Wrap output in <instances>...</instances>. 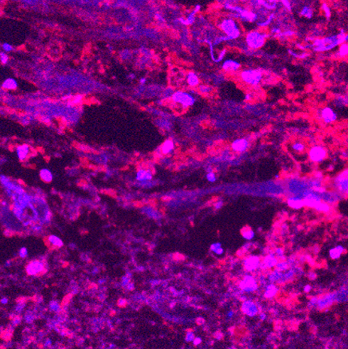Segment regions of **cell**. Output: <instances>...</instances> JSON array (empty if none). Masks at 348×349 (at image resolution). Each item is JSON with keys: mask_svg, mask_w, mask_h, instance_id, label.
<instances>
[{"mask_svg": "<svg viewBox=\"0 0 348 349\" xmlns=\"http://www.w3.org/2000/svg\"><path fill=\"white\" fill-rule=\"evenodd\" d=\"M50 307L54 312H58L60 310V305L56 302H51L50 304Z\"/></svg>", "mask_w": 348, "mask_h": 349, "instance_id": "32", "label": "cell"}, {"mask_svg": "<svg viewBox=\"0 0 348 349\" xmlns=\"http://www.w3.org/2000/svg\"><path fill=\"white\" fill-rule=\"evenodd\" d=\"M126 303H127V302H126L125 299H120L118 300V302H117V304H118V305L119 306V307H124V306H125Z\"/></svg>", "mask_w": 348, "mask_h": 349, "instance_id": "40", "label": "cell"}, {"mask_svg": "<svg viewBox=\"0 0 348 349\" xmlns=\"http://www.w3.org/2000/svg\"><path fill=\"white\" fill-rule=\"evenodd\" d=\"M186 81L188 85L192 88H195L200 84V79L194 72H188L186 76Z\"/></svg>", "mask_w": 348, "mask_h": 349, "instance_id": "13", "label": "cell"}, {"mask_svg": "<svg viewBox=\"0 0 348 349\" xmlns=\"http://www.w3.org/2000/svg\"><path fill=\"white\" fill-rule=\"evenodd\" d=\"M1 302L2 303V304H6L7 302H8V299H7L6 298H2V300H1Z\"/></svg>", "mask_w": 348, "mask_h": 349, "instance_id": "44", "label": "cell"}, {"mask_svg": "<svg viewBox=\"0 0 348 349\" xmlns=\"http://www.w3.org/2000/svg\"><path fill=\"white\" fill-rule=\"evenodd\" d=\"M276 254L277 256H282L284 255V250L281 248H278L276 250Z\"/></svg>", "mask_w": 348, "mask_h": 349, "instance_id": "41", "label": "cell"}, {"mask_svg": "<svg viewBox=\"0 0 348 349\" xmlns=\"http://www.w3.org/2000/svg\"><path fill=\"white\" fill-rule=\"evenodd\" d=\"M288 205L294 209H300L305 206L303 199L299 196L290 197L287 200Z\"/></svg>", "mask_w": 348, "mask_h": 349, "instance_id": "11", "label": "cell"}, {"mask_svg": "<svg viewBox=\"0 0 348 349\" xmlns=\"http://www.w3.org/2000/svg\"><path fill=\"white\" fill-rule=\"evenodd\" d=\"M249 146V142L247 139L244 138L237 139L234 140L232 144V148L237 152H243L246 151Z\"/></svg>", "mask_w": 348, "mask_h": 349, "instance_id": "9", "label": "cell"}, {"mask_svg": "<svg viewBox=\"0 0 348 349\" xmlns=\"http://www.w3.org/2000/svg\"><path fill=\"white\" fill-rule=\"evenodd\" d=\"M327 153L322 146H316L311 149L309 151V157L314 162H320L326 157Z\"/></svg>", "mask_w": 348, "mask_h": 349, "instance_id": "6", "label": "cell"}, {"mask_svg": "<svg viewBox=\"0 0 348 349\" xmlns=\"http://www.w3.org/2000/svg\"><path fill=\"white\" fill-rule=\"evenodd\" d=\"M240 78L244 83L248 85L256 86L262 79V73L256 69H247L242 71Z\"/></svg>", "mask_w": 348, "mask_h": 349, "instance_id": "4", "label": "cell"}, {"mask_svg": "<svg viewBox=\"0 0 348 349\" xmlns=\"http://www.w3.org/2000/svg\"><path fill=\"white\" fill-rule=\"evenodd\" d=\"M311 290V287L310 285H306L304 287V291L306 292H309Z\"/></svg>", "mask_w": 348, "mask_h": 349, "instance_id": "43", "label": "cell"}, {"mask_svg": "<svg viewBox=\"0 0 348 349\" xmlns=\"http://www.w3.org/2000/svg\"><path fill=\"white\" fill-rule=\"evenodd\" d=\"M50 344H51V341H50L49 339H48L46 341V345H50Z\"/></svg>", "mask_w": 348, "mask_h": 349, "instance_id": "47", "label": "cell"}, {"mask_svg": "<svg viewBox=\"0 0 348 349\" xmlns=\"http://www.w3.org/2000/svg\"><path fill=\"white\" fill-rule=\"evenodd\" d=\"M152 174L149 171H146L144 169L139 170L136 173V179L139 181H149L152 179Z\"/></svg>", "mask_w": 348, "mask_h": 349, "instance_id": "14", "label": "cell"}, {"mask_svg": "<svg viewBox=\"0 0 348 349\" xmlns=\"http://www.w3.org/2000/svg\"><path fill=\"white\" fill-rule=\"evenodd\" d=\"M12 322H13V324H14V326H16V325H18V324H19V323H20V322H21V319H20V317H19V316H14V319H13Z\"/></svg>", "mask_w": 348, "mask_h": 349, "instance_id": "39", "label": "cell"}, {"mask_svg": "<svg viewBox=\"0 0 348 349\" xmlns=\"http://www.w3.org/2000/svg\"><path fill=\"white\" fill-rule=\"evenodd\" d=\"M44 270V265L42 262L38 260H34L31 262L26 266V271L28 275L36 276L41 274Z\"/></svg>", "mask_w": 348, "mask_h": 349, "instance_id": "7", "label": "cell"}, {"mask_svg": "<svg viewBox=\"0 0 348 349\" xmlns=\"http://www.w3.org/2000/svg\"><path fill=\"white\" fill-rule=\"evenodd\" d=\"M174 149V143L171 139L165 141L161 146V151L164 155L169 154Z\"/></svg>", "mask_w": 348, "mask_h": 349, "instance_id": "20", "label": "cell"}, {"mask_svg": "<svg viewBox=\"0 0 348 349\" xmlns=\"http://www.w3.org/2000/svg\"><path fill=\"white\" fill-rule=\"evenodd\" d=\"M266 38V33L260 31H251L246 35V42L251 49H258L264 44Z\"/></svg>", "mask_w": 348, "mask_h": 349, "instance_id": "3", "label": "cell"}, {"mask_svg": "<svg viewBox=\"0 0 348 349\" xmlns=\"http://www.w3.org/2000/svg\"><path fill=\"white\" fill-rule=\"evenodd\" d=\"M29 152V146L27 144H22L16 148V154L20 160L25 159Z\"/></svg>", "mask_w": 348, "mask_h": 349, "instance_id": "16", "label": "cell"}, {"mask_svg": "<svg viewBox=\"0 0 348 349\" xmlns=\"http://www.w3.org/2000/svg\"><path fill=\"white\" fill-rule=\"evenodd\" d=\"M335 186L340 193L348 195V169L344 171L336 177Z\"/></svg>", "mask_w": 348, "mask_h": 349, "instance_id": "5", "label": "cell"}, {"mask_svg": "<svg viewBox=\"0 0 348 349\" xmlns=\"http://www.w3.org/2000/svg\"><path fill=\"white\" fill-rule=\"evenodd\" d=\"M316 211L322 213H328L330 211V206L324 201H321L315 207Z\"/></svg>", "mask_w": 348, "mask_h": 349, "instance_id": "24", "label": "cell"}, {"mask_svg": "<svg viewBox=\"0 0 348 349\" xmlns=\"http://www.w3.org/2000/svg\"><path fill=\"white\" fill-rule=\"evenodd\" d=\"M48 240L51 243L52 245L56 247H61L63 245V242L62 241L61 238H58L56 235H51L48 238Z\"/></svg>", "mask_w": 348, "mask_h": 349, "instance_id": "22", "label": "cell"}, {"mask_svg": "<svg viewBox=\"0 0 348 349\" xmlns=\"http://www.w3.org/2000/svg\"><path fill=\"white\" fill-rule=\"evenodd\" d=\"M0 57H1V61L2 63L4 64H6L7 61H8V56L6 54H4V53H1L0 54Z\"/></svg>", "mask_w": 348, "mask_h": 349, "instance_id": "34", "label": "cell"}, {"mask_svg": "<svg viewBox=\"0 0 348 349\" xmlns=\"http://www.w3.org/2000/svg\"><path fill=\"white\" fill-rule=\"evenodd\" d=\"M221 30L230 38H237L240 35V29L237 21L232 18H225L220 21Z\"/></svg>", "mask_w": 348, "mask_h": 349, "instance_id": "2", "label": "cell"}, {"mask_svg": "<svg viewBox=\"0 0 348 349\" xmlns=\"http://www.w3.org/2000/svg\"><path fill=\"white\" fill-rule=\"evenodd\" d=\"M40 177L43 181L50 183L53 180V174L48 168H43L40 171Z\"/></svg>", "mask_w": 348, "mask_h": 349, "instance_id": "18", "label": "cell"}, {"mask_svg": "<svg viewBox=\"0 0 348 349\" xmlns=\"http://www.w3.org/2000/svg\"><path fill=\"white\" fill-rule=\"evenodd\" d=\"M347 53H348V46L343 45L341 47V49H340V54L342 55H345L347 54Z\"/></svg>", "mask_w": 348, "mask_h": 349, "instance_id": "38", "label": "cell"}, {"mask_svg": "<svg viewBox=\"0 0 348 349\" xmlns=\"http://www.w3.org/2000/svg\"><path fill=\"white\" fill-rule=\"evenodd\" d=\"M322 117L325 122L334 121L336 118L335 114L330 108H325L322 111Z\"/></svg>", "mask_w": 348, "mask_h": 349, "instance_id": "17", "label": "cell"}, {"mask_svg": "<svg viewBox=\"0 0 348 349\" xmlns=\"http://www.w3.org/2000/svg\"><path fill=\"white\" fill-rule=\"evenodd\" d=\"M171 100L174 104L187 109L195 102V98L190 93L185 90H177L173 93Z\"/></svg>", "mask_w": 348, "mask_h": 349, "instance_id": "1", "label": "cell"}, {"mask_svg": "<svg viewBox=\"0 0 348 349\" xmlns=\"http://www.w3.org/2000/svg\"><path fill=\"white\" fill-rule=\"evenodd\" d=\"M345 248L344 247H342V245H337L333 248L330 249L329 251V255L330 258L333 260H337L340 258V256L342 255V254L344 252Z\"/></svg>", "mask_w": 348, "mask_h": 349, "instance_id": "15", "label": "cell"}, {"mask_svg": "<svg viewBox=\"0 0 348 349\" xmlns=\"http://www.w3.org/2000/svg\"><path fill=\"white\" fill-rule=\"evenodd\" d=\"M277 292V288L273 285H270L266 287L265 296L266 297L270 298L274 296Z\"/></svg>", "mask_w": 348, "mask_h": 349, "instance_id": "25", "label": "cell"}, {"mask_svg": "<svg viewBox=\"0 0 348 349\" xmlns=\"http://www.w3.org/2000/svg\"><path fill=\"white\" fill-rule=\"evenodd\" d=\"M25 319H26V321H27L28 322H30V321H32V320H33V315H32V314H26V317H25Z\"/></svg>", "mask_w": 348, "mask_h": 349, "instance_id": "42", "label": "cell"}, {"mask_svg": "<svg viewBox=\"0 0 348 349\" xmlns=\"http://www.w3.org/2000/svg\"><path fill=\"white\" fill-rule=\"evenodd\" d=\"M243 311L246 314L252 316V315L255 314L257 312V309H256V306L254 305L253 303L251 302H245L243 305Z\"/></svg>", "mask_w": 348, "mask_h": 349, "instance_id": "19", "label": "cell"}, {"mask_svg": "<svg viewBox=\"0 0 348 349\" xmlns=\"http://www.w3.org/2000/svg\"><path fill=\"white\" fill-rule=\"evenodd\" d=\"M13 329L9 327V329H7L5 331L3 332V334H2V338L4 339V340H9L11 338V334H12Z\"/></svg>", "mask_w": 348, "mask_h": 349, "instance_id": "29", "label": "cell"}, {"mask_svg": "<svg viewBox=\"0 0 348 349\" xmlns=\"http://www.w3.org/2000/svg\"><path fill=\"white\" fill-rule=\"evenodd\" d=\"M19 255L21 258H25V257L28 255V250L26 247H23L19 250Z\"/></svg>", "mask_w": 348, "mask_h": 349, "instance_id": "31", "label": "cell"}, {"mask_svg": "<svg viewBox=\"0 0 348 349\" xmlns=\"http://www.w3.org/2000/svg\"><path fill=\"white\" fill-rule=\"evenodd\" d=\"M292 149L297 152H302L305 150V145L302 142H295L292 144Z\"/></svg>", "mask_w": 348, "mask_h": 349, "instance_id": "28", "label": "cell"}, {"mask_svg": "<svg viewBox=\"0 0 348 349\" xmlns=\"http://www.w3.org/2000/svg\"><path fill=\"white\" fill-rule=\"evenodd\" d=\"M254 236V233L252 230L249 229L247 230H244L243 233V237L247 240H251L252 239Z\"/></svg>", "mask_w": 348, "mask_h": 349, "instance_id": "30", "label": "cell"}, {"mask_svg": "<svg viewBox=\"0 0 348 349\" xmlns=\"http://www.w3.org/2000/svg\"><path fill=\"white\" fill-rule=\"evenodd\" d=\"M129 281H130V277H129V275L123 277V278H122V285L127 286L129 284Z\"/></svg>", "mask_w": 348, "mask_h": 349, "instance_id": "37", "label": "cell"}, {"mask_svg": "<svg viewBox=\"0 0 348 349\" xmlns=\"http://www.w3.org/2000/svg\"><path fill=\"white\" fill-rule=\"evenodd\" d=\"M210 249L217 255H222L223 253V249L220 243H214L211 245Z\"/></svg>", "mask_w": 348, "mask_h": 349, "instance_id": "27", "label": "cell"}, {"mask_svg": "<svg viewBox=\"0 0 348 349\" xmlns=\"http://www.w3.org/2000/svg\"><path fill=\"white\" fill-rule=\"evenodd\" d=\"M198 90L201 94H210L213 90L212 87L208 85H200L198 86Z\"/></svg>", "mask_w": 348, "mask_h": 349, "instance_id": "26", "label": "cell"}, {"mask_svg": "<svg viewBox=\"0 0 348 349\" xmlns=\"http://www.w3.org/2000/svg\"><path fill=\"white\" fill-rule=\"evenodd\" d=\"M260 263V259L257 257H248L244 261V267L248 271H252L257 268Z\"/></svg>", "mask_w": 348, "mask_h": 349, "instance_id": "12", "label": "cell"}, {"mask_svg": "<svg viewBox=\"0 0 348 349\" xmlns=\"http://www.w3.org/2000/svg\"><path fill=\"white\" fill-rule=\"evenodd\" d=\"M240 64L234 60H227L222 64V69L228 73H234L240 68Z\"/></svg>", "mask_w": 348, "mask_h": 349, "instance_id": "10", "label": "cell"}, {"mask_svg": "<svg viewBox=\"0 0 348 349\" xmlns=\"http://www.w3.org/2000/svg\"><path fill=\"white\" fill-rule=\"evenodd\" d=\"M2 48H3V49L5 50L6 52H9L12 50V46H11L9 44H8V43H4V44H3V45H2Z\"/></svg>", "mask_w": 348, "mask_h": 349, "instance_id": "36", "label": "cell"}, {"mask_svg": "<svg viewBox=\"0 0 348 349\" xmlns=\"http://www.w3.org/2000/svg\"><path fill=\"white\" fill-rule=\"evenodd\" d=\"M264 263L266 267H267V268H272V267L277 266L278 261L274 255H269L265 257L264 260Z\"/></svg>", "mask_w": 348, "mask_h": 349, "instance_id": "21", "label": "cell"}, {"mask_svg": "<svg viewBox=\"0 0 348 349\" xmlns=\"http://www.w3.org/2000/svg\"><path fill=\"white\" fill-rule=\"evenodd\" d=\"M207 179H208L209 181L214 182L216 180V177H215V175L213 174V173L210 172L207 174Z\"/></svg>", "mask_w": 348, "mask_h": 349, "instance_id": "35", "label": "cell"}, {"mask_svg": "<svg viewBox=\"0 0 348 349\" xmlns=\"http://www.w3.org/2000/svg\"><path fill=\"white\" fill-rule=\"evenodd\" d=\"M240 287L245 292H252L256 289V283L252 277L247 276L241 281Z\"/></svg>", "mask_w": 348, "mask_h": 349, "instance_id": "8", "label": "cell"}, {"mask_svg": "<svg viewBox=\"0 0 348 349\" xmlns=\"http://www.w3.org/2000/svg\"><path fill=\"white\" fill-rule=\"evenodd\" d=\"M2 87L8 90H14L17 87V83L14 78H8L4 81Z\"/></svg>", "mask_w": 348, "mask_h": 349, "instance_id": "23", "label": "cell"}, {"mask_svg": "<svg viewBox=\"0 0 348 349\" xmlns=\"http://www.w3.org/2000/svg\"><path fill=\"white\" fill-rule=\"evenodd\" d=\"M146 83V78H142L140 79V83L141 84H144Z\"/></svg>", "mask_w": 348, "mask_h": 349, "instance_id": "46", "label": "cell"}, {"mask_svg": "<svg viewBox=\"0 0 348 349\" xmlns=\"http://www.w3.org/2000/svg\"><path fill=\"white\" fill-rule=\"evenodd\" d=\"M277 268H278V270H284V269L288 268V264L286 262H282L281 263H278L277 264Z\"/></svg>", "mask_w": 348, "mask_h": 349, "instance_id": "33", "label": "cell"}, {"mask_svg": "<svg viewBox=\"0 0 348 349\" xmlns=\"http://www.w3.org/2000/svg\"><path fill=\"white\" fill-rule=\"evenodd\" d=\"M127 288H128V289H129V290H132V289L134 288V285H132V284H131V283H129V285H127Z\"/></svg>", "mask_w": 348, "mask_h": 349, "instance_id": "45", "label": "cell"}]
</instances>
